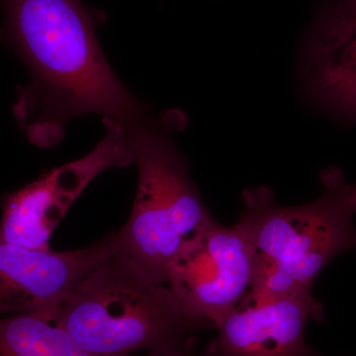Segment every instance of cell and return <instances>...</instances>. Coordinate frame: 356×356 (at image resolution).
<instances>
[{
  "mask_svg": "<svg viewBox=\"0 0 356 356\" xmlns=\"http://www.w3.org/2000/svg\"><path fill=\"white\" fill-rule=\"evenodd\" d=\"M0 44L22 60L29 83L17 88L16 123L31 144L58 146L70 120L95 114L124 132L151 112L121 83L97 28L106 14L83 0H1Z\"/></svg>",
  "mask_w": 356,
  "mask_h": 356,
  "instance_id": "6da1fadb",
  "label": "cell"
},
{
  "mask_svg": "<svg viewBox=\"0 0 356 356\" xmlns=\"http://www.w3.org/2000/svg\"><path fill=\"white\" fill-rule=\"evenodd\" d=\"M310 321L324 323V305L312 295L243 304L217 327L205 356H320L307 343Z\"/></svg>",
  "mask_w": 356,
  "mask_h": 356,
  "instance_id": "9c48e42d",
  "label": "cell"
},
{
  "mask_svg": "<svg viewBox=\"0 0 356 356\" xmlns=\"http://www.w3.org/2000/svg\"><path fill=\"white\" fill-rule=\"evenodd\" d=\"M353 186H355V195H356V184H353Z\"/></svg>",
  "mask_w": 356,
  "mask_h": 356,
  "instance_id": "7c38bea8",
  "label": "cell"
},
{
  "mask_svg": "<svg viewBox=\"0 0 356 356\" xmlns=\"http://www.w3.org/2000/svg\"><path fill=\"white\" fill-rule=\"evenodd\" d=\"M120 248L118 231L70 252L33 250L0 242V317L55 318L60 302Z\"/></svg>",
  "mask_w": 356,
  "mask_h": 356,
  "instance_id": "52a82bcc",
  "label": "cell"
},
{
  "mask_svg": "<svg viewBox=\"0 0 356 356\" xmlns=\"http://www.w3.org/2000/svg\"><path fill=\"white\" fill-rule=\"evenodd\" d=\"M0 356H98L81 346L55 318L0 317Z\"/></svg>",
  "mask_w": 356,
  "mask_h": 356,
  "instance_id": "30bf717a",
  "label": "cell"
},
{
  "mask_svg": "<svg viewBox=\"0 0 356 356\" xmlns=\"http://www.w3.org/2000/svg\"><path fill=\"white\" fill-rule=\"evenodd\" d=\"M107 133L95 149L55 168L2 198L0 242L33 250H51L54 229L84 189L110 168L134 165L127 135L119 128Z\"/></svg>",
  "mask_w": 356,
  "mask_h": 356,
  "instance_id": "8992f818",
  "label": "cell"
},
{
  "mask_svg": "<svg viewBox=\"0 0 356 356\" xmlns=\"http://www.w3.org/2000/svg\"><path fill=\"white\" fill-rule=\"evenodd\" d=\"M303 88L316 107L356 123V0H325L303 41Z\"/></svg>",
  "mask_w": 356,
  "mask_h": 356,
  "instance_id": "ba28073f",
  "label": "cell"
},
{
  "mask_svg": "<svg viewBox=\"0 0 356 356\" xmlns=\"http://www.w3.org/2000/svg\"><path fill=\"white\" fill-rule=\"evenodd\" d=\"M194 343L181 350L170 351V353H149L146 356H195L194 355Z\"/></svg>",
  "mask_w": 356,
  "mask_h": 356,
  "instance_id": "8fae6325",
  "label": "cell"
},
{
  "mask_svg": "<svg viewBox=\"0 0 356 356\" xmlns=\"http://www.w3.org/2000/svg\"><path fill=\"white\" fill-rule=\"evenodd\" d=\"M320 197L299 206H280L266 187L248 188L238 224L255 255V280L243 304L312 293L330 262L356 250V196L343 170L320 175ZM242 304V305H243Z\"/></svg>",
  "mask_w": 356,
  "mask_h": 356,
  "instance_id": "7a4b0ae2",
  "label": "cell"
},
{
  "mask_svg": "<svg viewBox=\"0 0 356 356\" xmlns=\"http://www.w3.org/2000/svg\"><path fill=\"white\" fill-rule=\"evenodd\" d=\"M255 268L254 248L243 227L217 222L180 248L168 266L166 284L198 329H217L252 292Z\"/></svg>",
  "mask_w": 356,
  "mask_h": 356,
  "instance_id": "5b68a950",
  "label": "cell"
},
{
  "mask_svg": "<svg viewBox=\"0 0 356 356\" xmlns=\"http://www.w3.org/2000/svg\"><path fill=\"white\" fill-rule=\"evenodd\" d=\"M187 126L186 115L170 109L158 116L149 112L126 132L138 188L131 216L118 231L121 248L163 284L180 248L217 222L175 145V134Z\"/></svg>",
  "mask_w": 356,
  "mask_h": 356,
  "instance_id": "277c9868",
  "label": "cell"
},
{
  "mask_svg": "<svg viewBox=\"0 0 356 356\" xmlns=\"http://www.w3.org/2000/svg\"><path fill=\"white\" fill-rule=\"evenodd\" d=\"M55 320L98 356L181 350L194 343L199 330L185 317L170 288L122 248L60 302Z\"/></svg>",
  "mask_w": 356,
  "mask_h": 356,
  "instance_id": "3957f363",
  "label": "cell"
}]
</instances>
